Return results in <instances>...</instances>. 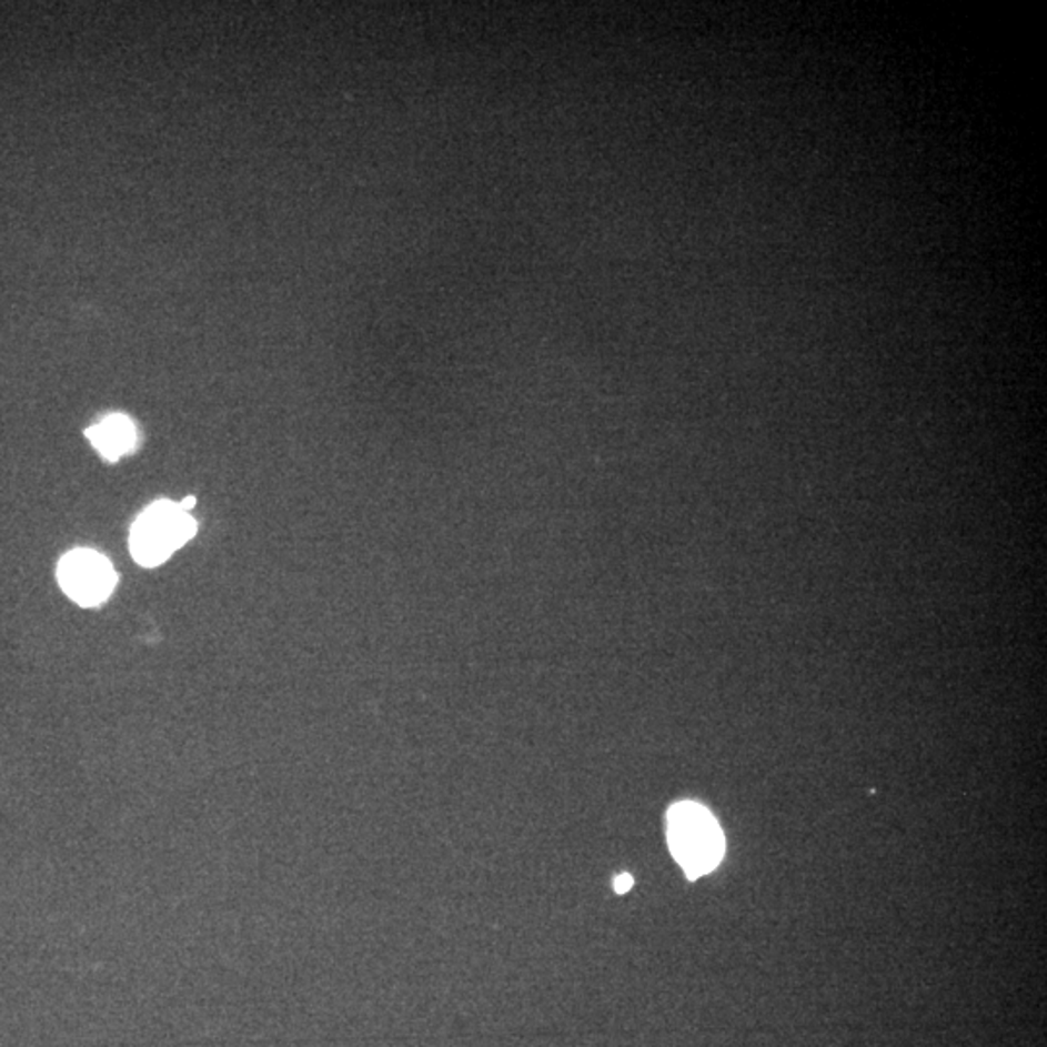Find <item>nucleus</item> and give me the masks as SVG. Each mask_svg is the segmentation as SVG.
<instances>
[{"label": "nucleus", "instance_id": "f257e3e1", "mask_svg": "<svg viewBox=\"0 0 1047 1047\" xmlns=\"http://www.w3.org/2000/svg\"><path fill=\"white\" fill-rule=\"evenodd\" d=\"M667 844L691 880L716 869L726 848L716 818L693 802L675 803L667 813Z\"/></svg>", "mask_w": 1047, "mask_h": 1047}, {"label": "nucleus", "instance_id": "f03ea898", "mask_svg": "<svg viewBox=\"0 0 1047 1047\" xmlns=\"http://www.w3.org/2000/svg\"><path fill=\"white\" fill-rule=\"evenodd\" d=\"M197 534V522L181 506L158 501L132 526L131 551L142 566H158Z\"/></svg>", "mask_w": 1047, "mask_h": 1047}, {"label": "nucleus", "instance_id": "7ed1b4c3", "mask_svg": "<svg viewBox=\"0 0 1047 1047\" xmlns=\"http://www.w3.org/2000/svg\"><path fill=\"white\" fill-rule=\"evenodd\" d=\"M61 588L77 604L93 607L108 600L115 590L117 574L108 558L90 550L67 553L57 568Z\"/></svg>", "mask_w": 1047, "mask_h": 1047}, {"label": "nucleus", "instance_id": "20e7f679", "mask_svg": "<svg viewBox=\"0 0 1047 1047\" xmlns=\"http://www.w3.org/2000/svg\"><path fill=\"white\" fill-rule=\"evenodd\" d=\"M88 439L90 443L101 452V456L115 462L131 452L137 444V429L129 417L124 415H108L105 420L100 421L98 425L88 429Z\"/></svg>", "mask_w": 1047, "mask_h": 1047}, {"label": "nucleus", "instance_id": "39448f33", "mask_svg": "<svg viewBox=\"0 0 1047 1047\" xmlns=\"http://www.w3.org/2000/svg\"><path fill=\"white\" fill-rule=\"evenodd\" d=\"M633 885H635V879H633L628 873H623V875H620V877L615 879V890H617L620 895L628 893V890L633 888Z\"/></svg>", "mask_w": 1047, "mask_h": 1047}, {"label": "nucleus", "instance_id": "423d86ee", "mask_svg": "<svg viewBox=\"0 0 1047 1047\" xmlns=\"http://www.w3.org/2000/svg\"><path fill=\"white\" fill-rule=\"evenodd\" d=\"M194 505H197V499H194V497H187V499H184L183 503H181V505H179V506H181V509H183V511H189V509H192V506H194Z\"/></svg>", "mask_w": 1047, "mask_h": 1047}]
</instances>
